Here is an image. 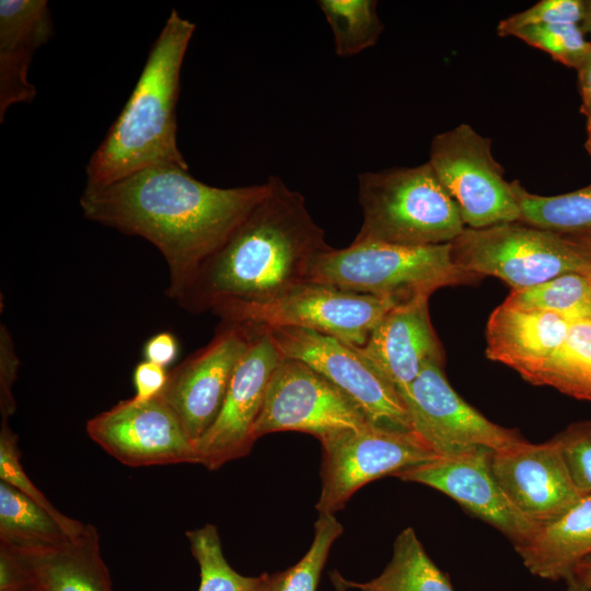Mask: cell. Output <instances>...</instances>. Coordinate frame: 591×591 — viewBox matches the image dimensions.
<instances>
[{
    "label": "cell",
    "instance_id": "cell-1",
    "mask_svg": "<svg viewBox=\"0 0 591 591\" xmlns=\"http://www.w3.org/2000/svg\"><path fill=\"white\" fill-rule=\"evenodd\" d=\"M268 189V181L210 186L192 176L189 167L158 165L108 184H86L80 208L85 219L155 246L169 269L165 294L177 302Z\"/></svg>",
    "mask_w": 591,
    "mask_h": 591
},
{
    "label": "cell",
    "instance_id": "cell-2",
    "mask_svg": "<svg viewBox=\"0 0 591 591\" xmlns=\"http://www.w3.org/2000/svg\"><path fill=\"white\" fill-rule=\"evenodd\" d=\"M267 181L266 196L177 301L184 310L202 313L271 301L309 281L313 260L331 247L305 198L278 176Z\"/></svg>",
    "mask_w": 591,
    "mask_h": 591
},
{
    "label": "cell",
    "instance_id": "cell-3",
    "mask_svg": "<svg viewBox=\"0 0 591 591\" xmlns=\"http://www.w3.org/2000/svg\"><path fill=\"white\" fill-rule=\"evenodd\" d=\"M195 28L172 10L130 96L88 162L86 184H108L158 165L188 167L177 147L176 105Z\"/></svg>",
    "mask_w": 591,
    "mask_h": 591
},
{
    "label": "cell",
    "instance_id": "cell-4",
    "mask_svg": "<svg viewBox=\"0 0 591 591\" xmlns=\"http://www.w3.org/2000/svg\"><path fill=\"white\" fill-rule=\"evenodd\" d=\"M362 222L352 242L426 246L451 243L465 225L427 161L358 175Z\"/></svg>",
    "mask_w": 591,
    "mask_h": 591
},
{
    "label": "cell",
    "instance_id": "cell-5",
    "mask_svg": "<svg viewBox=\"0 0 591 591\" xmlns=\"http://www.w3.org/2000/svg\"><path fill=\"white\" fill-rule=\"evenodd\" d=\"M482 277L457 267L451 244L403 246L352 242L315 257L309 280L403 303L436 290L471 285Z\"/></svg>",
    "mask_w": 591,
    "mask_h": 591
},
{
    "label": "cell",
    "instance_id": "cell-6",
    "mask_svg": "<svg viewBox=\"0 0 591 591\" xmlns=\"http://www.w3.org/2000/svg\"><path fill=\"white\" fill-rule=\"evenodd\" d=\"M450 244L457 267L482 278L497 277L512 289L591 271V264L561 234L521 221L483 229L465 227Z\"/></svg>",
    "mask_w": 591,
    "mask_h": 591
},
{
    "label": "cell",
    "instance_id": "cell-7",
    "mask_svg": "<svg viewBox=\"0 0 591 591\" xmlns=\"http://www.w3.org/2000/svg\"><path fill=\"white\" fill-rule=\"evenodd\" d=\"M396 304L309 280L271 301L228 305L211 313L221 321L314 331L362 347L382 316Z\"/></svg>",
    "mask_w": 591,
    "mask_h": 591
},
{
    "label": "cell",
    "instance_id": "cell-8",
    "mask_svg": "<svg viewBox=\"0 0 591 591\" xmlns=\"http://www.w3.org/2000/svg\"><path fill=\"white\" fill-rule=\"evenodd\" d=\"M322 449L318 513L341 510L362 486L432 461L437 455L413 431L367 424L318 440Z\"/></svg>",
    "mask_w": 591,
    "mask_h": 591
},
{
    "label": "cell",
    "instance_id": "cell-9",
    "mask_svg": "<svg viewBox=\"0 0 591 591\" xmlns=\"http://www.w3.org/2000/svg\"><path fill=\"white\" fill-rule=\"evenodd\" d=\"M455 201L464 225L483 229L520 220V209L505 170L493 155L491 140L461 124L433 137L429 160Z\"/></svg>",
    "mask_w": 591,
    "mask_h": 591
},
{
    "label": "cell",
    "instance_id": "cell-10",
    "mask_svg": "<svg viewBox=\"0 0 591 591\" xmlns=\"http://www.w3.org/2000/svg\"><path fill=\"white\" fill-rule=\"evenodd\" d=\"M285 358L300 360L345 393L375 426L412 431L394 386L359 347L314 331L266 327Z\"/></svg>",
    "mask_w": 591,
    "mask_h": 591
},
{
    "label": "cell",
    "instance_id": "cell-11",
    "mask_svg": "<svg viewBox=\"0 0 591 591\" xmlns=\"http://www.w3.org/2000/svg\"><path fill=\"white\" fill-rule=\"evenodd\" d=\"M412 431L437 455L452 456L484 448L497 451L524 440L466 403L450 385L443 363L430 362L399 394Z\"/></svg>",
    "mask_w": 591,
    "mask_h": 591
},
{
    "label": "cell",
    "instance_id": "cell-12",
    "mask_svg": "<svg viewBox=\"0 0 591 591\" xmlns=\"http://www.w3.org/2000/svg\"><path fill=\"white\" fill-rule=\"evenodd\" d=\"M367 424L360 408L329 380L306 363L283 357L269 381L254 437L300 431L321 440Z\"/></svg>",
    "mask_w": 591,
    "mask_h": 591
},
{
    "label": "cell",
    "instance_id": "cell-13",
    "mask_svg": "<svg viewBox=\"0 0 591 591\" xmlns=\"http://www.w3.org/2000/svg\"><path fill=\"white\" fill-rule=\"evenodd\" d=\"M257 331L256 325L221 321L210 341L169 372L161 396L193 442L218 416L234 371Z\"/></svg>",
    "mask_w": 591,
    "mask_h": 591
},
{
    "label": "cell",
    "instance_id": "cell-14",
    "mask_svg": "<svg viewBox=\"0 0 591 591\" xmlns=\"http://www.w3.org/2000/svg\"><path fill=\"white\" fill-rule=\"evenodd\" d=\"M88 436L120 463L132 466L197 463L194 442L160 395L118 402L88 420Z\"/></svg>",
    "mask_w": 591,
    "mask_h": 591
},
{
    "label": "cell",
    "instance_id": "cell-15",
    "mask_svg": "<svg viewBox=\"0 0 591 591\" xmlns=\"http://www.w3.org/2000/svg\"><path fill=\"white\" fill-rule=\"evenodd\" d=\"M282 359L269 331L257 326L234 371L218 416L194 442L198 464L216 471L252 451L256 441L254 427L271 375Z\"/></svg>",
    "mask_w": 591,
    "mask_h": 591
},
{
    "label": "cell",
    "instance_id": "cell-16",
    "mask_svg": "<svg viewBox=\"0 0 591 591\" xmlns=\"http://www.w3.org/2000/svg\"><path fill=\"white\" fill-rule=\"evenodd\" d=\"M490 466L511 503L536 526L559 518L587 496L576 486L554 438L543 443L524 439L491 451Z\"/></svg>",
    "mask_w": 591,
    "mask_h": 591
},
{
    "label": "cell",
    "instance_id": "cell-17",
    "mask_svg": "<svg viewBox=\"0 0 591 591\" xmlns=\"http://www.w3.org/2000/svg\"><path fill=\"white\" fill-rule=\"evenodd\" d=\"M491 450L479 448L439 456L394 475L437 489L503 533L514 546L537 528L508 499L490 466Z\"/></svg>",
    "mask_w": 591,
    "mask_h": 591
},
{
    "label": "cell",
    "instance_id": "cell-18",
    "mask_svg": "<svg viewBox=\"0 0 591 591\" xmlns=\"http://www.w3.org/2000/svg\"><path fill=\"white\" fill-rule=\"evenodd\" d=\"M429 297L421 294L394 305L359 347L398 395L409 387L425 366L444 364L442 346L429 316Z\"/></svg>",
    "mask_w": 591,
    "mask_h": 591
},
{
    "label": "cell",
    "instance_id": "cell-19",
    "mask_svg": "<svg viewBox=\"0 0 591 591\" xmlns=\"http://www.w3.org/2000/svg\"><path fill=\"white\" fill-rule=\"evenodd\" d=\"M54 35L46 0H0V121L10 106L31 103L28 80L35 51Z\"/></svg>",
    "mask_w": 591,
    "mask_h": 591
},
{
    "label": "cell",
    "instance_id": "cell-20",
    "mask_svg": "<svg viewBox=\"0 0 591 591\" xmlns=\"http://www.w3.org/2000/svg\"><path fill=\"white\" fill-rule=\"evenodd\" d=\"M573 322L556 313L519 309L502 302L487 322L486 356L522 376L563 346Z\"/></svg>",
    "mask_w": 591,
    "mask_h": 591
},
{
    "label": "cell",
    "instance_id": "cell-21",
    "mask_svg": "<svg viewBox=\"0 0 591 591\" xmlns=\"http://www.w3.org/2000/svg\"><path fill=\"white\" fill-rule=\"evenodd\" d=\"M15 549L43 591H112L100 536L92 524H86L79 535L51 546Z\"/></svg>",
    "mask_w": 591,
    "mask_h": 591
},
{
    "label": "cell",
    "instance_id": "cell-22",
    "mask_svg": "<svg viewBox=\"0 0 591 591\" xmlns=\"http://www.w3.org/2000/svg\"><path fill=\"white\" fill-rule=\"evenodd\" d=\"M514 547L532 575L552 581L566 580L575 566L591 554V495L559 518L537 526Z\"/></svg>",
    "mask_w": 591,
    "mask_h": 591
},
{
    "label": "cell",
    "instance_id": "cell-23",
    "mask_svg": "<svg viewBox=\"0 0 591 591\" xmlns=\"http://www.w3.org/2000/svg\"><path fill=\"white\" fill-rule=\"evenodd\" d=\"M344 580L359 591H454L410 526L396 536L391 560L379 576L366 582Z\"/></svg>",
    "mask_w": 591,
    "mask_h": 591
},
{
    "label": "cell",
    "instance_id": "cell-24",
    "mask_svg": "<svg viewBox=\"0 0 591 591\" xmlns=\"http://www.w3.org/2000/svg\"><path fill=\"white\" fill-rule=\"evenodd\" d=\"M522 378L532 384L552 386L575 398L591 401V320L573 322L563 346Z\"/></svg>",
    "mask_w": 591,
    "mask_h": 591
},
{
    "label": "cell",
    "instance_id": "cell-25",
    "mask_svg": "<svg viewBox=\"0 0 591 591\" xmlns=\"http://www.w3.org/2000/svg\"><path fill=\"white\" fill-rule=\"evenodd\" d=\"M70 536L46 509L0 480V543L18 549L51 546Z\"/></svg>",
    "mask_w": 591,
    "mask_h": 591
},
{
    "label": "cell",
    "instance_id": "cell-26",
    "mask_svg": "<svg viewBox=\"0 0 591 591\" xmlns=\"http://www.w3.org/2000/svg\"><path fill=\"white\" fill-rule=\"evenodd\" d=\"M511 186L523 223L558 234L591 232V184L555 196H542L528 192L515 179Z\"/></svg>",
    "mask_w": 591,
    "mask_h": 591
},
{
    "label": "cell",
    "instance_id": "cell-27",
    "mask_svg": "<svg viewBox=\"0 0 591 591\" xmlns=\"http://www.w3.org/2000/svg\"><path fill=\"white\" fill-rule=\"evenodd\" d=\"M503 302L573 321L591 320V281L588 274H565L530 288L512 289Z\"/></svg>",
    "mask_w": 591,
    "mask_h": 591
},
{
    "label": "cell",
    "instance_id": "cell-28",
    "mask_svg": "<svg viewBox=\"0 0 591 591\" xmlns=\"http://www.w3.org/2000/svg\"><path fill=\"white\" fill-rule=\"evenodd\" d=\"M186 537L200 570L198 591H268L270 573L247 577L229 565L216 525L207 523L187 531Z\"/></svg>",
    "mask_w": 591,
    "mask_h": 591
},
{
    "label": "cell",
    "instance_id": "cell-29",
    "mask_svg": "<svg viewBox=\"0 0 591 591\" xmlns=\"http://www.w3.org/2000/svg\"><path fill=\"white\" fill-rule=\"evenodd\" d=\"M334 35L335 53L351 57L374 46L383 32L374 0H318Z\"/></svg>",
    "mask_w": 591,
    "mask_h": 591
},
{
    "label": "cell",
    "instance_id": "cell-30",
    "mask_svg": "<svg viewBox=\"0 0 591 591\" xmlns=\"http://www.w3.org/2000/svg\"><path fill=\"white\" fill-rule=\"evenodd\" d=\"M343 531L334 514L320 513L306 554L292 567L273 573L268 591H316L329 551Z\"/></svg>",
    "mask_w": 591,
    "mask_h": 591
},
{
    "label": "cell",
    "instance_id": "cell-31",
    "mask_svg": "<svg viewBox=\"0 0 591 591\" xmlns=\"http://www.w3.org/2000/svg\"><path fill=\"white\" fill-rule=\"evenodd\" d=\"M21 452L18 447V436L9 427L8 420L1 419L0 428V480L16 488L44 509H46L63 526L70 536L79 535L86 526L78 520L61 513L46 498V496L33 484L26 475L22 463Z\"/></svg>",
    "mask_w": 591,
    "mask_h": 591
},
{
    "label": "cell",
    "instance_id": "cell-32",
    "mask_svg": "<svg viewBox=\"0 0 591 591\" xmlns=\"http://www.w3.org/2000/svg\"><path fill=\"white\" fill-rule=\"evenodd\" d=\"M513 36L569 68L577 69L591 53V42L587 40L580 24L533 26Z\"/></svg>",
    "mask_w": 591,
    "mask_h": 591
},
{
    "label": "cell",
    "instance_id": "cell-33",
    "mask_svg": "<svg viewBox=\"0 0 591 591\" xmlns=\"http://www.w3.org/2000/svg\"><path fill=\"white\" fill-rule=\"evenodd\" d=\"M584 11V0H541L529 9L501 20L497 34L506 37L533 26L581 24Z\"/></svg>",
    "mask_w": 591,
    "mask_h": 591
},
{
    "label": "cell",
    "instance_id": "cell-34",
    "mask_svg": "<svg viewBox=\"0 0 591 591\" xmlns=\"http://www.w3.org/2000/svg\"><path fill=\"white\" fill-rule=\"evenodd\" d=\"M554 439L576 486L583 495H591V418L569 425Z\"/></svg>",
    "mask_w": 591,
    "mask_h": 591
},
{
    "label": "cell",
    "instance_id": "cell-35",
    "mask_svg": "<svg viewBox=\"0 0 591 591\" xmlns=\"http://www.w3.org/2000/svg\"><path fill=\"white\" fill-rule=\"evenodd\" d=\"M20 366L19 358L15 354L13 339L8 328L1 324L0 329V413L3 420L15 410V402L13 396V384L18 375Z\"/></svg>",
    "mask_w": 591,
    "mask_h": 591
},
{
    "label": "cell",
    "instance_id": "cell-36",
    "mask_svg": "<svg viewBox=\"0 0 591 591\" xmlns=\"http://www.w3.org/2000/svg\"><path fill=\"white\" fill-rule=\"evenodd\" d=\"M35 582L20 553L0 543V591H25Z\"/></svg>",
    "mask_w": 591,
    "mask_h": 591
},
{
    "label": "cell",
    "instance_id": "cell-37",
    "mask_svg": "<svg viewBox=\"0 0 591 591\" xmlns=\"http://www.w3.org/2000/svg\"><path fill=\"white\" fill-rule=\"evenodd\" d=\"M166 369L154 362L142 360L134 370L132 381L136 394L134 398L148 401L160 395L167 382Z\"/></svg>",
    "mask_w": 591,
    "mask_h": 591
},
{
    "label": "cell",
    "instance_id": "cell-38",
    "mask_svg": "<svg viewBox=\"0 0 591 591\" xmlns=\"http://www.w3.org/2000/svg\"><path fill=\"white\" fill-rule=\"evenodd\" d=\"M178 349V341L172 333L160 332L146 341L142 354L144 360L166 368L177 358Z\"/></svg>",
    "mask_w": 591,
    "mask_h": 591
},
{
    "label": "cell",
    "instance_id": "cell-39",
    "mask_svg": "<svg viewBox=\"0 0 591 591\" xmlns=\"http://www.w3.org/2000/svg\"><path fill=\"white\" fill-rule=\"evenodd\" d=\"M576 70L582 100L581 113L584 116H591V53Z\"/></svg>",
    "mask_w": 591,
    "mask_h": 591
},
{
    "label": "cell",
    "instance_id": "cell-40",
    "mask_svg": "<svg viewBox=\"0 0 591 591\" xmlns=\"http://www.w3.org/2000/svg\"><path fill=\"white\" fill-rule=\"evenodd\" d=\"M561 235L568 240L591 264V232Z\"/></svg>",
    "mask_w": 591,
    "mask_h": 591
},
{
    "label": "cell",
    "instance_id": "cell-41",
    "mask_svg": "<svg viewBox=\"0 0 591 591\" xmlns=\"http://www.w3.org/2000/svg\"><path fill=\"white\" fill-rule=\"evenodd\" d=\"M570 576L579 581L588 591H591V554L575 566Z\"/></svg>",
    "mask_w": 591,
    "mask_h": 591
},
{
    "label": "cell",
    "instance_id": "cell-42",
    "mask_svg": "<svg viewBox=\"0 0 591 591\" xmlns=\"http://www.w3.org/2000/svg\"><path fill=\"white\" fill-rule=\"evenodd\" d=\"M329 577L336 591L349 590L345 583V580H344L345 578L341 576V573L338 570H333Z\"/></svg>",
    "mask_w": 591,
    "mask_h": 591
},
{
    "label": "cell",
    "instance_id": "cell-43",
    "mask_svg": "<svg viewBox=\"0 0 591 591\" xmlns=\"http://www.w3.org/2000/svg\"><path fill=\"white\" fill-rule=\"evenodd\" d=\"M583 33L591 36V0H586L584 18L580 24Z\"/></svg>",
    "mask_w": 591,
    "mask_h": 591
},
{
    "label": "cell",
    "instance_id": "cell-44",
    "mask_svg": "<svg viewBox=\"0 0 591 591\" xmlns=\"http://www.w3.org/2000/svg\"><path fill=\"white\" fill-rule=\"evenodd\" d=\"M566 591H588L579 581L572 576H569L566 580Z\"/></svg>",
    "mask_w": 591,
    "mask_h": 591
},
{
    "label": "cell",
    "instance_id": "cell-45",
    "mask_svg": "<svg viewBox=\"0 0 591 591\" xmlns=\"http://www.w3.org/2000/svg\"><path fill=\"white\" fill-rule=\"evenodd\" d=\"M587 140L584 147L591 157V116H586Z\"/></svg>",
    "mask_w": 591,
    "mask_h": 591
},
{
    "label": "cell",
    "instance_id": "cell-46",
    "mask_svg": "<svg viewBox=\"0 0 591 591\" xmlns=\"http://www.w3.org/2000/svg\"><path fill=\"white\" fill-rule=\"evenodd\" d=\"M25 591H43V590L35 584V586H33L32 588H30V589H27Z\"/></svg>",
    "mask_w": 591,
    "mask_h": 591
},
{
    "label": "cell",
    "instance_id": "cell-47",
    "mask_svg": "<svg viewBox=\"0 0 591 591\" xmlns=\"http://www.w3.org/2000/svg\"><path fill=\"white\" fill-rule=\"evenodd\" d=\"M589 278H590V281H591V271L588 274Z\"/></svg>",
    "mask_w": 591,
    "mask_h": 591
}]
</instances>
